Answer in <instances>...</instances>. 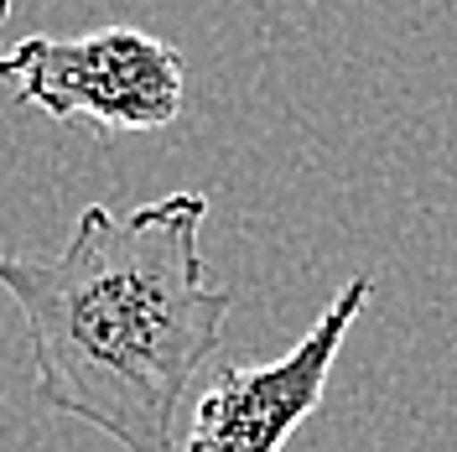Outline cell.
<instances>
[{
	"mask_svg": "<svg viewBox=\"0 0 457 452\" xmlns=\"http://www.w3.org/2000/svg\"><path fill=\"white\" fill-rule=\"evenodd\" d=\"M208 193L130 213L94 203L62 255H5L0 291L21 307L37 400L125 452H182L177 416L224 343L234 291L203 265Z\"/></svg>",
	"mask_w": 457,
	"mask_h": 452,
	"instance_id": "1",
	"label": "cell"
},
{
	"mask_svg": "<svg viewBox=\"0 0 457 452\" xmlns=\"http://www.w3.org/2000/svg\"><path fill=\"white\" fill-rule=\"evenodd\" d=\"M0 84L31 110L114 141L125 130H162L182 114L187 63L171 42L141 27H99L79 37L42 31L0 53Z\"/></svg>",
	"mask_w": 457,
	"mask_h": 452,
	"instance_id": "2",
	"label": "cell"
},
{
	"mask_svg": "<svg viewBox=\"0 0 457 452\" xmlns=\"http://www.w3.org/2000/svg\"><path fill=\"white\" fill-rule=\"evenodd\" d=\"M370 291L374 276H353L291 354L270 359V364L224 369L203 390L182 452H281L291 431L317 411L348 328L370 307Z\"/></svg>",
	"mask_w": 457,
	"mask_h": 452,
	"instance_id": "3",
	"label": "cell"
},
{
	"mask_svg": "<svg viewBox=\"0 0 457 452\" xmlns=\"http://www.w3.org/2000/svg\"><path fill=\"white\" fill-rule=\"evenodd\" d=\"M5 16H11V0H0V31H5Z\"/></svg>",
	"mask_w": 457,
	"mask_h": 452,
	"instance_id": "4",
	"label": "cell"
}]
</instances>
